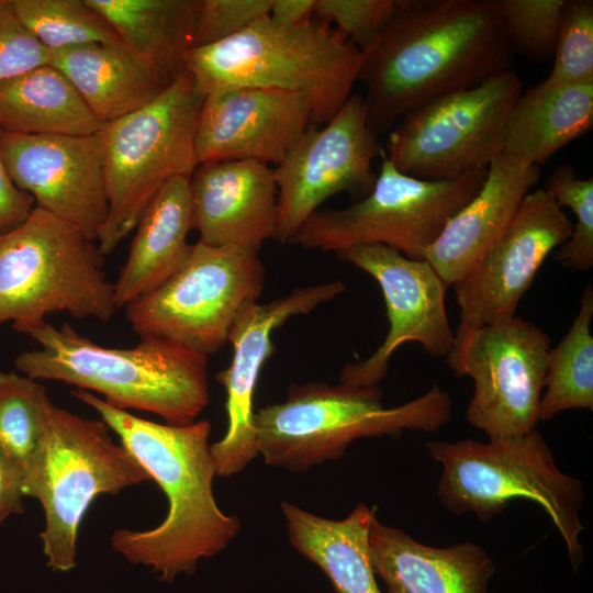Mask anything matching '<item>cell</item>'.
<instances>
[{"mask_svg":"<svg viewBox=\"0 0 593 593\" xmlns=\"http://www.w3.org/2000/svg\"><path fill=\"white\" fill-rule=\"evenodd\" d=\"M513 58L496 0L400 1L362 52L368 124L389 132L419 104L510 70Z\"/></svg>","mask_w":593,"mask_h":593,"instance_id":"6da1fadb","label":"cell"},{"mask_svg":"<svg viewBox=\"0 0 593 593\" xmlns=\"http://www.w3.org/2000/svg\"><path fill=\"white\" fill-rule=\"evenodd\" d=\"M72 394L99 414L168 500L167 515L158 526L116 529L110 538L113 549L168 582L193 573L199 560L225 549L240 525L221 511L213 494L211 423L160 424L116 409L92 392L77 389Z\"/></svg>","mask_w":593,"mask_h":593,"instance_id":"7a4b0ae2","label":"cell"},{"mask_svg":"<svg viewBox=\"0 0 593 593\" xmlns=\"http://www.w3.org/2000/svg\"><path fill=\"white\" fill-rule=\"evenodd\" d=\"M29 336L38 347L14 365L32 379L96 392L116 409L149 412L170 425L195 422L210 402L208 356L174 342L142 336L133 347H105L67 323L48 322Z\"/></svg>","mask_w":593,"mask_h":593,"instance_id":"3957f363","label":"cell"},{"mask_svg":"<svg viewBox=\"0 0 593 593\" xmlns=\"http://www.w3.org/2000/svg\"><path fill=\"white\" fill-rule=\"evenodd\" d=\"M361 60L358 47L327 23L283 26L266 15L225 41L192 48L186 71L204 96L243 87L302 93L318 126L353 94Z\"/></svg>","mask_w":593,"mask_h":593,"instance_id":"277c9868","label":"cell"},{"mask_svg":"<svg viewBox=\"0 0 593 593\" xmlns=\"http://www.w3.org/2000/svg\"><path fill=\"white\" fill-rule=\"evenodd\" d=\"M381 399L378 385L293 384L284 401L255 411L258 455L269 466L303 472L343 457L358 438L432 433L451 416L450 396L438 385L394 407Z\"/></svg>","mask_w":593,"mask_h":593,"instance_id":"5b68a950","label":"cell"},{"mask_svg":"<svg viewBox=\"0 0 593 593\" xmlns=\"http://www.w3.org/2000/svg\"><path fill=\"white\" fill-rule=\"evenodd\" d=\"M103 257L78 227L34 206L0 235V325L29 335L58 312L108 322L118 309Z\"/></svg>","mask_w":593,"mask_h":593,"instance_id":"8992f818","label":"cell"},{"mask_svg":"<svg viewBox=\"0 0 593 593\" xmlns=\"http://www.w3.org/2000/svg\"><path fill=\"white\" fill-rule=\"evenodd\" d=\"M426 449L443 466L438 495L447 510L455 514L471 512L488 521L513 500L533 501L550 516L572 564L581 562L582 483L558 469L536 429L489 443L428 441Z\"/></svg>","mask_w":593,"mask_h":593,"instance_id":"52a82bcc","label":"cell"},{"mask_svg":"<svg viewBox=\"0 0 593 593\" xmlns=\"http://www.w3.org/2000/svg\"><path fill=\"white\" fill-rule=\"evenodd\" d=\"M204 97L183 71L150 104L103 124L109 214L97 238L103 256L135 230L165 183L191 176L198 165L195 130Z\"/></svg>","mask_w":593,"mask_h":593,"instance_id":"ba28073f","label":"cell"},{"mask_svg":"<svg viewBox=\"0 0 593 593\" xmlns=\"http://www.w3.org/2000/svg\"><path fill=\"white\" fill-rule=\"evenodd\" d=\"M148 481L150 475L112 439L102 419L81 417L52 402L41 462L24 491L44 511L40 538L47 567L58 572L76 567L78 529L98 495Z\"/></svg>","mask_w":593,"mask_h":593,"instance_id":"9c48e42d","label":"cell"},{"mask_svg":"<svg viewBox=\"0 0 593 593\" xmlns=\"http://www.w3.org/2000/svg\"><path fill=\"white\" fill-rule=\"evenodd\" d=\"M370 192L343 209H318L290 243L306 249L338 253L367 244L392 247L411 259H423L448 221L481 189L488 169L450 180L407 176L381 155Z\"/></svg>","mask_w":593,"mask_h":593,"instance_id":"30bf717a","label":"cell"},{"mask_svg":"<svg viewBox=\"0 0 593 593\" xmlns=\"http://www.w3.org/2000/svg\"><path fill=\"white\" fill-rule=\"evenodd\" d=\"M258 253L198 240L174 276L124 307L127 322L139 337H160L209 357L227 342L238 312L264 290Z\"/></svg>","mask_w":593,"mask_h":593,"instance_id":"8fae6325","label":"cell"},{"mask_svg":"<svg viewBox=\"0 0 593 593\" xmlns=\"http://www.w3.org/2000/svg\"><path fill=\"white\" fill-rule=\"evenodd\" d=\"M521 93L522 81L510 69L433 98L389 131L384 155L401 172L423 180H450L488 169L503 150L506 120Z\"/></svg>","mask_w":593,"mask_h":593,"instance_id":"7c38bea8","label":"cell"},{"mask_svg":"<svg viewBox=\"0 0 593 593\" xmlns=\"http://www.w3.org/2000/svg\"><path fill=\"white\" fill-rule=\"evenodd\" d=\"M550 347L546 332L516 315L478 327L459 324L445 360L455 376L473 382L467 421L489 439L536 429Z\"/></svg>","mask_w":593,"mask_h":593,"instance_id":"4fadbf2b","label":"cell"},{"mask_svg":"<svg viewBox=\"0 0 593 593\" xmlns=\"http://www.w3.org/2000/svg\"><path fill=\"white\" fill-rule=\"evenodd\" d=\"M383 147L367 121L362 97L350 96L336 115L311 125L273 168L277 225L273 238L290 243L302 224L331 197L348 192L357 200L372 189V161Z\"/></svg>","mask_w":593,"mask_h":593,"instance_id":"5bb4252c","label":"cell"},{"mask_svg":"<svg viewBox=\"0 0 593 593\" xmlns=\"http://www.w3.org/2000/svg\"><path fill=\"white\" fill-rule=\"evenodd\" d=\"M336 255L378 282L389 321L382 344L366 359L345 366L340 383L378 385L392 355L406 343L418 344L434 358L447 356L455 337L445 301L449 284L430 264L381 244L358 245Z\"/></svg>","mask_w":593,"mask_h":593,"instance_id":"9a60e30c","label":"cell"},{"mask_svg":"<svg viewBox=\"0 0 593 593\" xmlns=\"http://www.w3.org/2000/svg\"><path fill=\"white\" fill-rule=\"evenodd\" d=\"M572 226L544 189L527 193L502 235L451 284L460 324L478 327L514 316L539 268L569 239Z\"/></svg>","mask_w":593,"mask_h":593,"instance_id":"2e32d148","label":"cell"},{"mask_svg":"<svg viewBox=\"0 0 593 593\" xmlns=\"http://www.w3.org/2000/svg\"><path fill=\"white\" fill-rule=\"evenodd\" d=\"M0 154L13 183L37 208L97 240L109 214L100 131L81 136L0 131Z\"/></svg>","mask_w":593,"mask_h":593,"instance_id":"e0dca14e","label":"cell"},{"mask_svg":"<svg viewBox=\"0 0 593 593\" xmlns=\"http://www.w3.org/2000/svg\"><path fill=\"white\" fill-rule=\"evenodd\" d=\"M344 291L345 283L340 280L295 288L267 303H247L238 312L227 338L233 349L231 363L215 377L226 392L227 414L225 435L211 445L217 477L242 472L258 456L254 394L261 369L276 349L275 329Z\"/></svg>","mask_w":593,"mask_h":593,"instance_id":"ac0fdd59","label":"cell"},{"mask_svg":"<svg viewBox=\"0 0 593 593\" xmlns=\"http://www.w3.org/2000/svg\"><path fill=\"white\" fill-rule=\"evenodd\" d=\"M312 124L307 99L276 88L243 87L204 97L198 164L255 160L278 166Z\"/></svg>","mask_w":593,"mask_h":593,"instance_id":"d6986e66","label":"cell"},{"mask_svg":"<svg viewBox=\"0 0 593 593\" xmlns=\"http://www.w3.org/2000/svg\"><path fill=\"white\" fill-rule=\"evenodd\" d=\"M189 192L199 242L259 251L273 238L278 191L269 165L255 160L198 164L189 177Z\"/></svg>","mask_w":593,"mask_h":593,"instance_id":"ffe728a7","label":"cell"},{"mask_svg":"<svg viewBox=\"0 0 593 593\" xmlns=\"http://www.w3.org/2000/svg\"><path fill=\"white\" fill-rule=\"evenodd\" d=\"M539 177V166L502 150L481 189L448 221L423 259L449 286L460 280L506 230Z\"/></svg>","mask_w":593,"mask_h":593,"instance_id":"44dd1931","label":"cell"},{"mask_svg":"<svg viewBox=\"0 0 593 593\" xmlns=\"http://www.w3.org/2000/svg\"><path fill=\"white\" fill-rule=\"evenodd\" d=\"M368 538L374 572L389 593H485L494 572L493 561L475 544L429 547L376 515Z\"/></svg>","mask_w":593,"mask_h":593,"instance_id":"7402d4cb","label":"cell"},{"mask_svg":"<svg viewBox=\"0 0 593 593\" xmlns=\"http://www.w3.org/2000/svg\"><path fill=\"white\" fill-rule=\"evenodd\" d=\"M49 64L71 81L102 124L150 104L174 82L148 57L122 42L49 52Z\"/></svg>","mask_w":593,"mask_h":593,"instance_id":"603a6c76","label":"cell"},{"mask_svg":"<svg viewBox=\"0 0 593 593\" xmlns=\"http://www.w3.org/2000/svg\"><path fill=\"white\" fill-rule=\"evenodd\" d=\"M192 228L189 178L176 177L157 192L142 214L125 264L113 283L116 309L157 289L188 259Z\"/></svg>","mask_w":593,"mask_h":593,"instance_id":"cb8c5ba5","label":"cell"},{"mask_svg":"<svg viewBox=\"0 0 593 593\" xmlns=\"http://www.w3.org/2000/svg\"><path fill=\"white\" fill-rule=\"evenodd\" d=\"M281 511L291 545L327 575L337 593H381L368 538L374 510L359 503L340 521L290 502H282Z\"/></svg>","mask_w":593,"mask_h":593,"instance_id":"d4e9b609","label":"cell"},{"mask_svg":"<svg viewBox=\"0 0 593 593\" xmlns=\"http://www.w3.org/2000/svg\"><path fill=\"white\" fill-rule=\"evenodd\" d=\"M593 127V85L549 86L522 91L510 110L503 150L535 166Z\"/></svg>","mask_w":593,"mask_h":593,"instance_id":"484cf974","label":"cell"},{"mask_svg":"<svg viewBox=\"0 0 593 593\" xmlns=\"http://www.w3.org/2000/svg\"><path fill=\"white\" fill-rule=\"evenodd\" d=\"M102 126L71 81L51 64L0 83V131L81 136Z\"/></svg>","mask_w":593,"mask_h":593,"instance_id":"4316f807","label":"cell"},{"mask_svg":"<svg viewBox=\"0 0 593 593\" xmlns=\"http://www.w3.org/2000/svg\"><path fill=\"white\" fill-rule=\"evenodd\" d=\"M120 42L143 54L171 79L186 71L193 48L199 0H88Z\"/></svg>","mask_w":593,"mask_h":593,"instance_id":"83f0119b","label":"cell"},{"mask_svg":"<svg viewBox=\"0 0 593 593\" xmlns=\"http://www.w3.org/2000/svg\"><path fill=\"white\" fill-rule=\"evenodd\" d=\"M593 289L588 284L579 311L564 336L550 347L539 421L574 409H593Z\"/></svg>","mask_w":593,"mask_h":593,"instance_id":"f1b7e54d","label":"cell"},{"mask_svg":"<svg viewBox=\"0 0 593 593\" xmlns=\"http://www.w3.org/2000/svg\"><path fill=\"white\" fill-rule=\"evenodd\" d=\"M51 403L38 380L0 371V448L21 469L24 491L41 462Z\"/></svg>","mask_w":593,"mask_h":593,"instance_id":"f546056e","label":"cell"},{"mask_svg":"<svg viewBox=\"0 0 593 593\" xmlns=\"http://www.w3.org/2000/svg\"><path fill=\"white\" fill-rule=\"evenodd\" d=\"M22 24L49 52L120 42L88 0H11Z\"/></svg>","mask_w":593,"mask_h":593,"instance_id":"4dcf8cb0","label":"cell"},{"mask_svg":"<svg viewBox=\"0 0 593 593\" xmlns=\"http://www.w3.org/2000/svg\"><path fill=\"white\" fill-rule=\"evenodd\" d=\"M562 208L575 215L569 239L559 246L555 260L578 271L593 266V179L578 178L571 165H559L549 175L544 189Z\"/></svg>","mask_w":593,"mask_h":593,"instance_id":"1f68e13d","label":"cell"},{"mask_svg":"<svg viewBox=\"0 0 593 593\" xmlns=\"http://www.w3.org/2000/svg\"><path fill=\"white\" fill-rule=\"evenodd\" d=\"M549 86L593 85V1L564 0Z\"/></svg>","mask_w":593,"mask_h":593,"instance_id":"d6a6232c","label":"cell"},{"mask_svg":"<svg viewBox=\"0 0 593 593\" xmlns=\"http://www.w3.org/2000/svg\"><path fill=\"white\" fill-rule=\"evenodd\" d=\"M513 49L535 61L553 56L564 0H496Z\"/></svg>","mask_w":593,"mask_h":593,"instance_id":"836d02e7","label":"cell"},{"mask_svg":"<svg viewBox=\"0 0 593 593\" xmlns=\"http://www.w3.org/2000/svg\"><path fill=\"white\" fill-rule=\"evenodd\" d=\"M396 0H316L322 22L335 23L337 31L362 53L384 29L398 10Z\"/></svg>","mask_w":593,"mask_h":593,"instance_id":"e575fe53","label":"cell"},{"mask_svg":"<svg viewBox=\"0 0 593 593\" xmlns=\"http://www.w3.org/2000/svg\"><path fill=\"white\" fill-rule=\"evenodd\" d=\"M272 0H199L193 48L225 41L269 14Z\"/></svg>","mask_w":593,"mask_h":593,"instance_id":"d590c367","label":"cell"},{"mask_svg":"<svg viewBox=\"0 0 593 593\" xmlns=\"http://www.w3.org/2000/svg\"><path fill=\"white\" fill-rule=\"evenodd\" d=\"M45 64L49 51L22 24L11 0H0V83Z\"/></svg>","mask_w":593,"mask_h":593,"instance_id":"8d00e7d4","label":"cell"},{"mask_svg":"<svg viewBox=\"0 0 593 593\" xmlns=\"http://www.w3.org/2000/svg\"><path fill=\"white\" fill-rule=\"evenodd\" d=\"M34 200L11 180L0 154V235L20 225L32 212Z\"/></svg>","mask_w":593,"mask_h":593,"instance_id":"74e56055","label":"cell"},{"mask_svg":"<svg viewBox=\"0 0 593 593\" xmlns=\"http://www.w3.org/2000/svg\"><path fill=\"white\" fill-rule=\"evenodd\" d=\"M24 477L19 466L0 448V524L24 512Z\"/></svg>","mask_w":593,"mask_h":593,"instance_id":"f35d334b","label":"cell"},{"mask_svg":"<svg viewBox=\"0 0 593 593\" xmlns=\"http://www.w3.org/2000/svg\"><path fill=\"white\" fill-rule=\"evenodd\" d=\"M316 0H272L268 16L283 26H298L312 21Z\"/></svg>","mask_w":593,"mask_h":593,"instance_id":"ab89813d","label":"cell"}]
</instances>
